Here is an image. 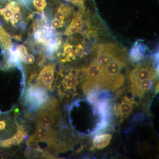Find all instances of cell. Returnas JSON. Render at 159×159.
<instances>
[{
    "label": "cell",
    "mask_w": 159,
    "mask_h": 159,
    "mask_svg": "<svg viewBox=\"0 0 159 159\" xmlns=\"http://www.w3.org/2000/svg\"><path fill=\"white\" fill-rule=\"evenodd\" d=\"M147 49V46L141 41L136 42L129 51V57L131 61L136 62L142 60Z\"/></svg>",
    "instance_id": "cell-8"
},
{
    "label": "cell",
    "mask_w": 159,
    "mask_h": 159,
    "mask_svg": "<svg viewBox=\"0 0 159 159\" xmlns=\"http://www.w3.org/2000/svg\"><path fill=\"white\" fill-rule=\"evenodd\" d=\"M39 143H46L47 150L57 149L60 147L57 133L54 129H49L40 125H36L35 133L29 138L26 145L29 146Z\"/></svg>",
    "instance_id": "cell-2"
},
{
    "label": "cell",
    "mask_w": 159,
    "mask_h": 159,
    "mask_svg": "<svg viewBox=\"0 0 159 159\" xmlns=\"http://www.w3.org/2000/svg\"><path fill=\"white\" fill-rule=\"evenodd\" d=\"M84 71L86 74V80L85 82L98 85L103 76V70L95 62L92 63Z\"/></svg>",
    "instance_id": "cell-7"
},
{
    "label": "cell",
    "mask_w": 159,
    "mask_h": 159,
    "mask_svg": "<svg viewBox=\"0 0 159 159\" xmlns=\"http://www.w3.org/2000/svg\"><path fill=\"white\" fill-rule=\"evenodd\" d=\"M22 17V15L20 11V8H18L14 11L12 17L10 20L12 25L15 27L16 23L18 22L21 19Z\"/></svg>",
    "instance_id": "cell-12"
},
{
    "label": "cell",
    "mask_w": 159,
    "mask_h": 159,
    "mask_svg": "<svg viewBox=\"0 0 159 159\" xmlns=\"http://www.w3.org/2000/svg\"><path fill=\"white\" fill-rule=\"evenodd\" d=\"M74 24V26L77 27L78 29H80L83 26L84 22L82 20L80 17H75L72 20V22Z\"/></svg>",
    "instance_id": "cell-17"
},
{
    "label": "cell",
    "mask_w": 159,
    "mask_h": 159,
    "mask_svg": "<svg viewBox=\"0 0 159 159\" xmlns=\"http://www.w3.org/2000/svg\"><path fill=\"white\" fill-rule=\"evenodd\" d=\"M55 18L56 19L61 21H65V20L66 19L64 16L63 14L62 11L58 9H57V12L55 13Z\"/></svg>",
    "instance_id": "cell-22"
},
{
    "label": "cell",
    "mask_w": 159,
    "mask_h": 159,
    "mask_svg": "<svg viewBox=\"0 0 159 159\" xmlns=\"http://www.w3.org/2000/svg\"><path fill=\"white\" fill-rule=\"evenodd\" d=\"M98 111L100 114L104 115L106 112L107 104L105 102H101L98 105Z\"/></svg>",
    "instance_id": "cell-21"
},
{
    "label": "cell",
    "mask_w": 159,
    "mask_h": 159,
    "mask_svg": "<svg viewBox=\"0 0 159 159\" xmlns=\"http://www.w3.org/2000/svg\"><path fill=\"white\" fill-rule=\"evenodd\" d=\"M55 70V64H49L44 66L39 75H38L35 84L48 90H53Z\"/></svg>",
    "instance_id": "cell-4"
},
{
    "label": "cell",
    "mask_w": 159,
    "mask_h": 159,
    "mask_svg": "<svg viewBox=\"0 0 159 159\" xmlns=\"http://www.w3.org/2000/svg\"><path fill=\"white\" fill-rule=\"evenodd\" d=\"M78 30H79L77 27L74 26V24L71 22L70 25L66 29L64 34L65 35H67V36H70V35L77 33V32H78Z\"/></svg>",
    "instance_id": "cell-13"
},
{
    "label": "cell",
    "mask_w": 159,
    "mask_h": 159,
    "mask_svg": "<svg viewBox=\"0 0 159 159\" xmlns=\"http://www.w3.org/2000/svg\"><path fill=\"white\" fill-rule=\"evenodd\" d=\"M9 121L5 119H0V132L5 130L8 127Z\"/></svg>",
    "instance_id": "cell-20"
},
{
    "label": "cell",
    "mask_w": 159,
    "mask_h": 159,
    "mask_svg": "<svg viewBox=\"0 0 159 159\" xmlns=\"http://www.w3.org/2000/svg\"><path fill=\"white\" fill-rule=\"evenodd\" d=\"M63 51L64 53L69 55L73 51V49H74V46L71 44L68 43H66L63 45Z\"/></svg>",
    "instance_id": "cell-18"
},
{
    "label": "cell",
    "mask_w": 159,
    "mask_h": 159,
    "mask_svg": "<svg viewBox=\"0 0 159 159\" xmlns=\"http://www.w3.org/2000/svg\"><path fill=\"white\" fill-rule=\"evenodd\" d=\"M32 3L38 11L40 12H43L44 9L47 6L46 0H33Z\"/></svg>",
    "instance_id": "cell-11"
},
{
    "label": "cell",
    "mask_w": 159,
    "mask_h": 159,
    "mask_svg": "<svg viewBox=\"0 0 159 159\" xmlns=\"http://www.w3.org/2000/svg\"><path fill=\"white\" fill-rule=\"evenodd\" d=\"M27 24L26 22L22 21H20L18 24H17V25H15V27L19 28L20 29L24 30V31H25L26 29H27Z\"/></svg>",
    "instance_id": "cell-23"
},
{
    "label": "cell",
    "mask_w": 159,
    "mask_h": 159,
    "mask_svg": "<svg viewBox=\"0 0 159 159\" xmlns=\"http://www.w3.org/2000/svg\"><path fill=\"white\" fill-rule=\"evenodd\" d=\"M58 102L56 98H48L40 107L38 114L36 125L54 129L58 119Z\"/></svg>",
    "instance_id": "cell-1"
},
{
    "label": "cell",
    "mask_w": 159,
    "mask_h": 159,
    "mask_svg": "<svg viewBox=\"0 0 159 159\" xmlns=\"http://www.w3.org/2000/svg\"><path fill=\"white\" fill-rule=\"evenodd\" d=\"M17 48L20 51V54L21 60L22 62V61L24 57L28 54V51H27L26 47L24 45H18Z\"/></svg>",
    "instance_id": "cell-19"
},
{
    "label": "cell",
    "mask_w": 159,
    "mask_h": 159,
    "mask_svg": "<svg viewBox=\"0 0 159 159\" xmlns=\"http://www.w3.org/2000/svg\"><path fill=\"white\" fill-rule=\"evenodd\" d=\"M132 110L133 103L123 100L118 107V112L121 116L126 117L131 113Z\"/></svg>",
    "instance_id": "cell-10"
},
{
    "label": "cell",
    "mask_w": 159,
    "mask_h": 159,
    "mask_svg": "<svg viewBox=\"0 0 159 159\" xmlns=\"http://www.w3.org/2000/svg\"><path fill=\"white\" fill-rule=\"evenodd\" d=\"M154 76V71L149 66L137 67L129 74V78L132 84V88L135 87L144 80L153 79Z\"/></svg>",
    "instance_id": "cell-5"
},
{
    "label": "cell",
    "mask_w": 159,
    "mask_h": 159,
    "mask_svg": "<svg viewBox=\"0 0 159 159\" xmlns=\"http://www.w3.org/2000/svg\"><path fill=\"white\" fill-rule=\"evenodd\" d=\"M48 98L46 89L36 84L30 85L25 94L26 104L31 111L38 109Z\"/></svg>",
    "instance_id": "cell-3"
},
{
    "label": "cell",
    "mask_w": 159,
    "mask_h": 159,
    "mask_svg": "<svg viewBox=\"0 0 159 159\" xmlns=\"http://www.w3.org/2000/svg\"><path fill=\"white\" fill-rule=\"evenodd\" d=\"M74 73L73 71L67 70L66 74L61 77H64L63 79L57 87L60 95H62L65 92H70L76 89L79 83L77 76L79 72L77 70Z\"/></svg>",
    "instance_id": "cell-6"
},
{
    "label": "cell",
    "mask_w": 159,
    "mask_h": 159,
    "mask_svg": "<svg viewBox=\"0 0 159 159\" xmlns=\"http://www.w3.org/2000/svg\"><path fill=\"white\" fill-rule=\"evenodd\" d=\"M65 22L61 21L56 19H54L51 21V27L54 29H58V28H62L65 25Z\"/></svg>",
    "instance_id": "cell-16"
},
{
    "label": "cell",
    "mask_w": 159,
    "mask_h": 159,
    "mask_svg": "<svg viewBox=\"0 0 159 159\" xmlns=\"http://www.w3.org/2000/svg\"><path fill=\"white\" fill-rule=\"evenodd\" d=\"M57 56L58 60L61 62H66L68 61H71L68 55L66 54L64 52H58L57 53Z\"/></svg>",
    "instance_id": "cell-14"
},
{
    "label": "cell",
    "mask_w": 159,
    "mask_h": 159,
    "mask_svg": "<svg viewBox=\"0 0 159 159\" xmlns=\"http://www.w3.org/2000/svg\"><path fill=\"white\" fill-rule=\"evenodd\" d=\"M111 138V135L109 134L97 136L93 140L94 148L98 149H102L105 148L110 143Z\"/></svg>",
    "instance_id": "cell-9"
},
{
    "label": "cell",
    "mask_w": 159,
    "mask_h": 159,
    "mask_svg": "<svg viewBox=\"0 0 159 159\" xmlns=\"http://www.w3.org/2000/svg\"><path fill=\"white\" fill-rule=\"evenodd\" d=\"M35 61V58L34 55L31 54H27L23 58L22 62L25 63L26 64L30 65L34 63Z\"/></svg>",
    "instance_id": "cell-15"
}]
</instances>
